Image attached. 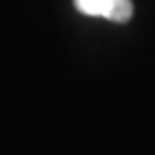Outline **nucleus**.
I'll return each mask as SVG.
<instances>
[{
    "mask_svg": "<svg viewBox=\"0 0 155 155\" xmlns=\"http://www.w3.org/2000/svg\"><path fill=\"white\" fill-rule=\"evenodd\" d=\"M131 15H134V5H131V0H114L108 19H112V22H127Z\"/></svg>",
    "mask_w": 155,
    "mask_h": 155,
    "instance_id": "2",
    "label": "nucleus"
},
{
    "mask_svg": "<svg viewBox=\"0 0 155 155\" xmlns=\"http://www.w3.org/2000/svg\"><path fill=\"white\" fill-rule=\"evenodd\" d=\"M114 0H75V7L80 13L91 17H108L112 11Z\"/></svg>",
    "mask_w": 155,
    "mask_h": 155,
    "instance_id": "1",
    "label": "nucleus"
}]
</instances>
